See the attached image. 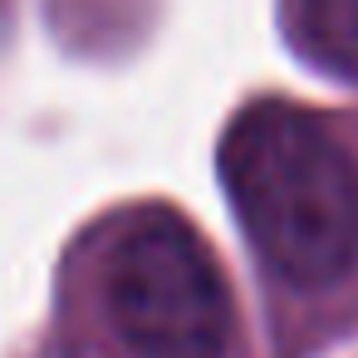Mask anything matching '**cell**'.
Segmentation results:
<instances>
[{
    "instance_id": "6da1fadb",
    "label": "cell",
    "mask_w": 358,
    "mask_h": 358,
    "mask_svg": "<svg viewBox=\"0 0 358 358\" xmlns=\"http://www.w3.org/2000/svg\"><path fill=\"white\" fill-rule=\"evenodd\" d=\"M69 358H241V314L206 236L162 201L99 216L64 255Z\"/></svg>"
},
{
    "instance_id": "7a4b0ae2",
    "label": "cell",
    "mask_w": 358,
    "mask_h": 358,
    "mask_svg": "<svg viewBox=\"0 0 358 358\" xmlns=\"http://www.w3.org/2000/svg\"><path fill=\"white\" fill-rule=\"evenodd\" d=\"M245 250L285 299H324L358 275V152L314 108L245 103L216 152Z\"/></svg>"
},
{
    "instance_id": "3957f363",
    "label": "cell",
    "mask_w": 358,
    "mask_h": 358,
    "mask_svg": "<svg viewBox=\"0 0 358 358\" xmlns=\"http://www.w3.org/2000/svg\"><path fill=\"white\" fill-rule=\"evenodd\" d=\"M285 20L304 59L358 84V0H285Z\"/></svg>"
}]
</instances>
